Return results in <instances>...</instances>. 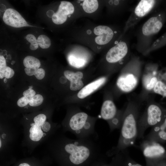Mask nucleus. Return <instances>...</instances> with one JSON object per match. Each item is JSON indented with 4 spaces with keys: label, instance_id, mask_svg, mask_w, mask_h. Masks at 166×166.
Here are the masks:
<instances>
[{
    "label": "nucleus",
    "instance_id": "obj_1",
    "mask_svg": "<svg viewBox=\"0 0 166 166\" xmlns=\"http://www.w3.org/2000/svg\"><path fill=\"white\" fill-rule=\"evenodd\" d=\"M52 152L54 155L67 158L75 166L83 164L100 155L101 148L97 140L72 139L62 134L55 136Z\"/></svg>",
    "mask_w": 166,
    "mask_h": 166
},
{
    "label": "nucleus",
    "instance_id": "obj_2",
    "mask_svg": "<svg viewBox=\"0 0 166 166\" xmlns=\"http://www.w3.org/2000/svg\"><path fill=\"white\" fill-rule=\"evenodd\" d=\"M143 98L130 100L124 111L119 138L116 146L106 152L107 155H115L132 146L137 138L138 122Z\"/></svg>",
    "mask_w": 166,
    "mask_h": 166
},
{
    "label": "nucleus",
    "instance_id": "obj_3",
    "mask_svg": "<svg viewBox=\"0 0 166 166\" xmlns=\"http://www.w3.org/2000/svg\"><path fill=\"white\" fill-rule=\"evenodd\" d=\"M166 21V11L156 12L140 27L136 34V48L144 55L148 54L152 40L163 27Z\"/></svg>",
    "mask_w": 166,
    "mask_h": 166
},
{
    "label": "nucleus",
    "instance_id": "obj_4",
    "mask_svg": "<svg viewBox=\"0 0 166 166\" xmlns=\"http://www.w3.org/2000/svg\"><path fill=\"white\" fill-rule=\"evenodd\" d=\"M95 119L89 118L86 113L79 112L70 117L63 124L65 131H69L77 139L98 140V135L95 129Z\"/></svg>",
    "mask_w": 166,
    "mask_h": 166
},
{
    "label": "nucleus",
    "instance_id": "obj_5",
    "mask_svg": "<svg viewBox=\"0 0 166 166\" xmlns=\"http://www.w3.org/2000/svg\"><path fill=\"white\" fill-rule=\"evenodd\" d=\"M143 64L138 57L131 55L117 81V87L122 92L129 93L137 86L142 73Z\"/></svg>",
    "mask_w": 166,
    "mask_h": 166
},
{
    "label": "nucleus",
    "instance_id": "obj_6",
    "mask_svg": "<svg viewBox=\"0 0 166 166\" xmlns=\"http://www.w3.org/2000/svg\"><path fill=\"white\" fill-rule=\"evenodd\" d=\"M166 113V110L158 103L153 101H148L144 110L140 113L138 119L137 138H143L146 130L160 123Z\"/></svg>",
    "mask_w": 166,
    "mask_h": 166
},
{
    "label": "nucleus",
    "instance_id": "obj_7",
    "mask_svg": "<svg viewBox=\"0 0 166 166\" xmlns=\"http://www.w3.org/2000/svg\"><path fill=\"white\" fill-rule=\"evenodd\" d=\"M47 117L44 114H39L33 118V122L27 127L28 139L34 143L40 142L48 135L55 132L59 127L52 125L46 121Z\"/></svg>",
    "mask_w": 166,
    "mask_h": 166
},
{
    "label": "nucleus",
    "instance_id": "obj_8",
    "mask_svg": "<svg viewBox=\"0 0 166 166\" xmlns=\"http://www.w3.org/2000/svg\"><path fill=\"white\" fill-rule=\"evenodd\" d=\"M160 1L154 0L140 1L132 11L126 22L124 33L133 28L143 18L153 11Z\"/></svg>",
    "mask_w": 166,
    "mask_h": 166
},
{
    "label": "nucleus",
    "instance_id": "obj_9",
    "mask_svg": "<svg viewBox=\"0 0 166 166\" xmlns=\"http://www.w3.org/2000/svg\"><path fill=\"white\" fill-rule=\"evenodd\" d=\"M115 43L107 52L105 57L106 61L111 64H126L131 56L128 40H121Z\"/></svg>",
    "mask_w": 166,
    "mask_h": 166
},
{
    "label": "nucleus",
    "instance_id": "obj_10",
    "mask_svg": "<svg viewBox=\"0 0 166 166\" xmlns=\"http://www.w3.org/2000/svg\"><path fill=\"white\" fill-rule=\"evenodd\" d=\"M118 113L115 104L112 100H106L103 103L101 115L108 122L111 132L121 128L124 113L121 114Z\"/></svg>",
    "mask_w": 166,
    "mask_h": 166
},
{
    "label": "nucleus",
    "instance_id": "obj_11",
    "mask_svg": "<svg viewBox=\"0 0 166 166\" xmlns=\"http://www.w3.org/2000/svg\"><path fill=\"white\" fill-rule=\"evenodd\" d=\"M158 65L155 63H149L145 65L142 75V83L144 92H152L158 80Z\"/></svg>",
    "mask_w": 166,
    "mask_h": 166
},
{
    "label": "nucleus",
    "instance_id": "obj_12",
    "mask_svg": "<svg viewBox=\"0 0 166 166\" xmlns=\"http://www.w3.org/2000/svg\"><path fill=\"white\" fill-rule=\"evenodd\" d=\"M140 148L144 157L149 160L160 158L166 153L164 148L159 143L146 140L142 142Z\"/></svg>",
    "mask_w": 166,
    "mask_h": 166
},
{
    "label": "nucleus",
    "instance_id": "obj_13",
    "mask_svg": "<svg viewBox=\"0 0 166 166\" xmlns=\"http://www.w3.org/2000/svg\"><path fill=\"white\" fill-rule=\"evenodd\" d=\"M3 20L7 25L15 28L29 26L20 14L12 8H8L6 10L3 15Z\"/></svg>",
    "mask_w": 166,
    "mask_h": 166
},
{
    "label": "nucleus",
    "instance_id": "obj_14",
    "mask_svg": "<svg viewBox=\"0 0 166 166\" xmlns=\"http://www.w3.org/2000/svg\"><path fill=\"white\" fill-rule=\"evenodd\" d=\"M145 140L158 143L160 141L166 140V113L161 121L152 127Z\"/></svg>",
    "mask_w": 166,
    "mask_h": 166
},
{
    "label": "nucleus",
    "instance_id": "obj_15",
    "mask_svg": "<svg viewBox=\"0 0 166 166\" xmlns=\"http://www.w3.org/2000/svg\"><path fill=\"white\" fill-rule=\"evenodd\" d=\"M65 77L70 82V89L72 91L78 90L83 87L84 84L81 80L83 75L82 72L78 71L74 72L66 70L64 72Z\"/></svg>",
    "mask_w": 166,
    "mask_h": 166
},
{
    "label": "nucleus",
    "instance_id": "obj_16",
    "mask_svg": "<svg viewBox=\"0 0 166 166\" xmlns=\"http://www.w3.org/2000/svg\"><path fill=\"white\" fill-rule=\"evenodd\" d=\"M106 80L105 77H103L89 84L79 92L77 95L78 97L80 99L86 97L103 85Z\"/></svg>",
    "mask_w": 166,
    "mask_h": 166
},
{
    "label": "nucleus",
    "instance_id": "obj_17",
    "mask_svg": "<svg viewBox=\"0 0 166 166\" xmlns=\"http://www.w3.org/2000/svg\"><path fill=\"white\" fill-rule=\"evenodd\" d=\"M74 11V7L70 2L62 1L61 2L57 12L62 15L68 16L73 14Z\"/></svg>",
    "mask_w": 166,
    "mask_h": 166
},
{
    "label": "nucleus",
    "instance_id": "obj_18",
    "mask_svg": "<svg viewBox=\"0 0 166 166\" xmlns=\"http://www.w3.org/2000/svg\"><path fill=\"white\" fill-rule=\"evenodd\" d=\"M23 63L26 68L37 69L41 65V62L37 58L31 56H28L24 59Z\"/></svg>",
    "mask_w": 166,
    "mask_h": 166
},
{
    "label": "nucleus",
    "instance_id": "obj_19",
    "mask_svg": "<svg viewBox=\"0 0 166 166\" xmlns=\"http://www.w3.org/2000/svg\"><path fill=\"white\" fill-rule=\"evenodd\" d=\"M116 31L113 30L105 34L98 36L95 38V42L99 45H105L109 43L112 41L114 36L116 34Z\"/></svg>",
    "mask_w": 166,
    "mask_h": 166
},
{
    "label": "nucleus",
    "instance_id": "obj_20",
    "mask_svg": "<svg viewBox=\"0 0 166 166\" xmlns=\"http://www.w3.org/2000/svg\"><path fill=\"white\" fill-rule=\"evenodd\" d=\"M98 7V3L97 0H84L82 4L84 10L88 13H91L96 11Z\"/></svg>",
    "mask_w": 166,
    "mask_h": 166
},
{
    "label": "nucleus",
    "instance_id": "obj_21",
    "mask_svg": "<svg viewBox=\"0 0 166 166\" xmlns=\"http://www.w3.org/2000/svg\"><path fill=\"white\" fill-rule=\"evenodd\" d=\"M68 59V61L71 65L77 68L82 67L86 63L85 59L77 57L73 55H69Z\"/></svg>",
    "mask_w": 166,
    "mask_h": 166
},
{
    "label": "nucleus",
    "instance_id": "obj_22",
    "mask_svg": "<svg viewBox=\"0 0 166 166\" xmlns=\"http://www.w3.org/2000/svg\"><path fill=\"white\" fill-rule=\"evenodd\" d=\"M152 92L166 97V84L158 80L153 88Z\"/></svg>",
    "mask_w": 166,
    "mask_h": 166
},
{
    "label": "nucleus",
    "instance_id": "obj_23",
    "mask_svg": "<svg viewBox=\"0 0 166 166\" xmlns=\"http://www.w3.org/2000/svg\"><path fill=\"white\" fill-rule=\"evenodd\" d=\"M37 41L39 46L43 49L49 48L51 45L49 38L44 35H39L37 39Z\"/></svg>",
    "mask_w": 166,
    "mask_h": 166
},
{
    "label": "nucleus",
    "instance_id": "obj_24",
    "mask_svg": "<svg viewBox=\"0 0 166 166\" xmlns=\"http://www.w3.org/2000/svg\"><path fill=\"white\" fill-rule=\"evenodd\" d=\"M113 30L109 27L106 26H99L95 27L93 30L94 34L100 36L108 33Z\"/></svg>",
    "mask_w": 166,
    "mask_h": 166
},
{
    "label": "nucleus",
    "instance_id": "obj_25",
    "mask_svg": "<svg viewBox=\"0 0 166 166\" xmlns=\"http://www.w3.org/2000/svg\"><path fill=\"white\" fill-rule=\"evenodd\" d=\"M29 105L32 107H37L41 105L43 101L42 96L39 94H36L29 98Z\"/></svg>",
    "mask_w": 166,
    "mask_h": 166
},
{
    "label": "nucleus",
    "instance_id": "obj_26",
    "mask_svg": "<svg viewBox=\"0 0 166 166\" xmlns=\"http://www.w3.org/2000/svg\"><path fill=\"white\" fill-rule=\"evenodd\" d=\"M14 70L10 67L6 66L0 70V78L3 79L5 77L7 79L10 78L14 76Z\"/></svg>",
    "mask_w": 166,
    "mask_h": 166
},
{
    "label": "nucleus",
    "instance_id": "obj_27",
    "mask_svg": "<svg viewBox=\"0 0 166 166\" xmlns=\"http://www.w3.org/2000/svg\"><path fill=\"white\" fill-rule=\"evenodd\" d=\"M67 16H63L57 12L53 14L52 17V20L53 22L56 24H61L66 21Z\"/></svg>",
    "mask_w": 166,
    "mask_h": 166
},
{
    "label": "nucleus",
    "instance_id": "obj_28",
    "mask_svg": "<svg viewBox=\"0 0 166 166\" xmlns=\"http://www.w3.org/2000/svg\"><path fill=\"white\" fill-rule=\"evenodd\" d=\"M30 99L29 98L23 96L20 98L17 101V105L20 107H23L29 104Z\"/></svg>",
    "mask_w": 166,
    "mask_h": 166
},
{
    "label": "nucleus",
    "instance_id": "obj_29",
    "mask_svg": "<svg viewBox=\"0 0 166 166\" xmlns=\"http://www.w3.org/2000/svg\"><path fill=\"white\" fill-rule=\"evenodd\" d=\"M45 72L42 68L36 69L34 73L35 77L38 80L42 79L45 77Z\"/></svg>",
    "mask_w": 166,
    "mask_h": 166
},
{
    "label": "nucleus",
    "instance_id": "obj_30",
    "mask_svg": "<svg viewBox=\"0 0 166 166\" xmlns=\"http://www.w3.org/2000/svg\"><path fill=\"white\" fill-rule=\"evenodd\" d=\"M158 79L166 84V68L159 70Z\"/></svg>",
    "mask_w": 166,
    "mask_h": 166
},
{
    "label": "nucleus",
    "instance_id": "obj_31",
    "mask_svg": "<svg viewBox=\"0 0 166 166\" xmlns=\"http://www.w3.org/2000/svg\"><path fill=\"white\" fill-rule=\"evenodd\" d=\"M36 92L34 90L30 88L23 92V95L24 96L30 98L35 95Z\"/></svg>",
    "mask_w": 166,
    "mask_h": 166
},
{
    "label": "nucleus",
    "instance_id": "obj_32",
    "mask_svg": "<svg viewBox=\"0 0 166 166\" xmlns=\"http://www.w3.org/2000/svg\"><path fill=\"white\" fill-rule=\"evenodd\" d=\"M26 39L30 43V45H34L38 43L35 36L31 34H28L26 36Z\"/></svg>",
    "mask_w": 166,
    "mask_h": 166
},
{
    "label": "nucleus",
    "instance_id": "obj_33",
    "mask_svg": "<svg viewBox=\"0 0 166 166\" xmlns=\"http://www.w3.org/2000/svg\"><path fill=\"white\" fill-rule=\"evenodd\" d=\"M6 66V60L2 55L0 56V70L4 69Z\"/></svg>",
    "mask_w": 166,
    "mask_h": 166
},
{
    "label": "nucleus",
    "instance_id": "obj_34",
    "mask_svg": "<svg viewBox=\"0 0 166 166\" xmlns=\"http://www.w3.org/2000/svg\"><path fill=\"white\" fill-rule=\"evenodd\" d=\"M35 69L26 68L24 71L26 73L28 76H32L34 75Z\"/></svg>",
    "mask_w": 166,
    "mask_h": 166
},
{
    "label": "nucleus",
    "instance_id": "obj_35",
    "mask_svg": "<svg viewBox=\"0 0 166 166\" xmlns=\"http://www.w3.org/2000/svg\"><path fill=\"white\" fill-rule=\"evenodd\" d=\"M18 166H31L29 164L26 163H22L20 164Z\"/></svg>",
    "mask_w": 166,
    "mask_h": 166
},
{
    "label": "nucleus",
    "instance_id": "obj_36",
    "mask_svg": "<svg viewBox=\"0 0 166 166\" xmlns=\"http://www.w3.org/2000/svg\"><path fill=\"white\" fill-rule=\"evenodd\" d=\"M129 166H142L141 165L137 163L132 164L129 165Z\"/></svg>",
    "mask_w": 166,
    "mask_h": 166
},
{
    "label": "nucleus",
    "instance_id": "obj_37",
    "mask_svg": "<svg viewBox=\"0 0 166 166\" xmlns=\"http://www.w3.org/2000/svg\"><path fill=\"white\" fill-rule=\"evenodd\" d=\"M101 166H107V165H101Z\"/></svg>",
    "mask_w": 166,
    "mask_h": 166
}]
</instances>
